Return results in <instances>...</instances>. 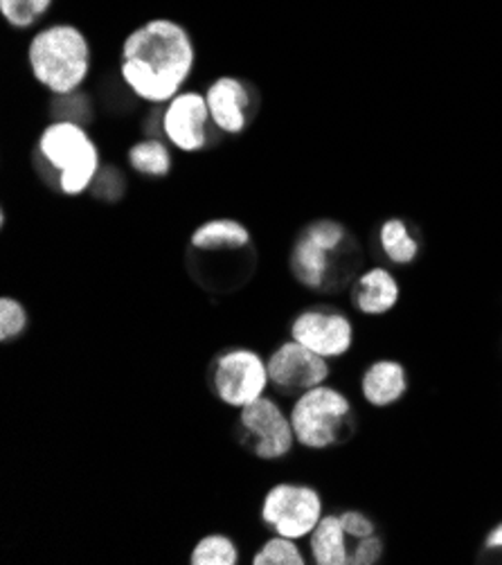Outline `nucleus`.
Here are the masks:
<instances>
[{
    "label": "nucleus",
    "mask_w": 502,
    "mask_h": 565,
    "mask_svg": "<svg viewBox=\"0 0 502 565\" xmlns=\"http://www.w3.org/2000/svg\"><path fill=\"white\" fill-rule=\"evenodd\" d=\"M194 66V41L172 19H151L138 25L120 50V75L125 84L149 104H167L183 93Z\"/></svg>",
    "instance_id": "f257e3e1"
},
{
    "label": "nucleus",
    "mask_w": 502,
    "mask_h": 565,
    "mask_svg": "<svg viewBox=\"0 0 502 565\" xmlns=\"http://www.w3.org/2000/svg\"><path fill=\"white\" fill-rule=\"evenodd\" d=\"M28 66L52 95H73L86 84L93 68L90 41L71 23L47 25L28 43Z\"/></svg>",
    "instance_id": "f03ea898"
},
{
    "label": "nucleus",
    "mask_w": 502,
    "mask_h": 565,
    "mask_svg": "<svg viewBox=\"0 0 502 565\" xmlns=\"http://www.w3.org/2000/svg\"><path fill=\"white\" fill-rule=\"evenodd\" d=\"M39 153L57 172V185L68 196H79L93 188L102 160L84 125L71 120L50 122L39 138Z\"/></svg>",
    "instance_id": "7ed1b4c3"
},
{
    "label": "nucleus",
    "mask_w": 502,
    "mask_h": 565,
    "mask_svg": "<svg viewBox=\"0 0 502 565\" xmlns=\"http://www.w3.org/2000/svg\"><path fill=\"white\" fill-rule=\"evenodd\" d=\"M289 417L296 441L305 448L322 450L345 435L352 417V404L341 390L322 383L298 394Z\"/></svg>",
    "instance_id": "20e7f679"
},
{
    "label": "nucleus",
    "mask_w": 502,
    "mask_h": 565,
    "mask_svg": "<svg viewBox=\"0 0 502 565\" xmlns=\"http://www.w3.org/2000/svg\"><path fill=\"white\" fill-rule=\"evenodd\" d=\"M259 514L275 534L302 541L322 519V498L309 484L280 482L266 491Z\"/></svg>",
    "instance_id": "39448f33"
},
{
    "label": "nucleus",
    "mask_w": 502,
    "mask_h": 565,
    "mask_svg": "<svg viewBox=\"0 0 502 565\" xmlns=\"http://www.w3.org/2000/svg\"><path fill=\"white\" fill-rule=\"evenodd\" d=\"M270 385L266 361L246 348L223 352L212 365V390L231 408H246L261 399Z\"/></svg>",
    "instance_id": "423d86ee"
},
{
    "label": "nucleus",
    "mask_w": 502,
    "mask_h": 565,
    "mask_svg": "<svg viewBox=\"0 0 502 565\" xmlns=\"http://www.w3.org/2000/svg\"><path fill=\"white\" fill-rule=\"evenodd\" d=\"M239 426L246 435V444L259 460L275 462L291 454L296 433L291 417L285 415L275 399L264 397L239 411Z\"/></svg>",
    "instance_id": "0eeeda50"
},
{
    "label": "nucleus",
    "mask_w": 502,
    "mask_h": 565,
    "mask_svg": "<svg viewBox=\"0 0 502 565\" xmlns=\"http://www.w3.org/2000/svg\"><path fill=\"white\" fill-rule=\"evenodd\" d=\"M268 379L277 394L285 397H298V394L322 385L329 379V363L324 356L311 352L298 341H287L277 348L268 361Z\"/></svg>",
    "instance_id": "6e6552de"
},
{
    "label": "nucleus",
    "mask_w": 502,
    "mask_h": 565,
    "mask_svg": "<svg viewBox=\"0 0 502 565\" xmlns=\"http://www.w3.org/2000/svg\"><path fill=\"white\" fill-rule=\"evenodd\" d=\"M291 338L324 359H339L352 350L354 327L337 309L311 307L291 322Z\"/></svg>",
    "instance_id": "1a4fd4ad"
},
{
    "label": "nucleus",
    "mask_w": 502,
    "mask_h": 565,
    "mask_svg": "<svg viewBox=\"0 0 502 565\" xmlns=\"http://www.w3.org/2000/svg\"><path fill=\"white\" fill-rule=\"evenodd\" d=\"M210 120L212 118L205 93L183 90L167 102L160 118V129L172 147L185 153H194L207 145Z\"/></svg>",
    "instance_id": "9d476101"
},
{
    "label": "nucleus",
    "mask_w": 502,
    "mask_h": 565,
    "mask_svg": "<svg viewBox=\"0 0 502 565\" xmlns=\"http://www.w3.org/2000/svg\"><path fill=\"white\" fill-rule=\"evenodd\" d=\"M210 118L214 127L223 134H242L248 125L246 110L250 106V95L237 77H218L205 90Z\"/></svg>",
    "instance_id": "9b49d317"
},
{
    "label": "nucleus",
    "mask_w": 502,
    "mask_h": 565,
    "mask_svg": "<svg viewBox=\"0 0 502 565\" xmlns=\"http://www.w3.org/2000/svg\"><path fill=\"white\" fill-rule=\"evenodd\" d=\"M352 302L365 316H381L393 311L399 302V281L385 268H370L354 285Z\"/></svg>",
    "instance_id": "f8f14e48"
},
{
    "label": "nucleus",
    "mask_w": 502,
    "mask_h": 565,
    "mask_svg": "<svg viewBox=\"0 0 502 565\" xmlns=\"http://www.w3.org/2000/svg\"><path fill=\"white\" fill-rule=\"evenodd\" d=\"M363 397L374 408H387L397 404L406 390H408V376L402 363L397 361H376L367 367L361 381Z\"/></svg>",
    "instance_id": "ddd939ff"
},
{
    "label": "nucleus",
    "mask_w": 502,
    "mask_h": 565,
    "mask_svg": "<svg viewBox=\"0 0 502 565\" xmlns=\"http://www.w3.org/2000/svg\"><path fill=\"white\" fill-rule=\"evenodd\" d=\"M311 558L318 565H345L350 563L348 534L341 516H322L316 530L309 534Z\"/></svg>",
    "instance_id": "4468645a"
},
{
    "label": "nucleus",
    "mask_w": 502,
    "mask_h": 565,
    "mask_svg": "<svg viewBox=\"0 0 502 565\" xmlns=\"http://www.w3.org/2000/svg\"><path fill=\"white\" fill-rule=\"evenodd\" d=\"M190 244L199 250H242L250 244V231L237 218H210L192 233Z\"/></svg>",
    "instance_id": "2eb2a0df"
},
{
    "label": "nucleus",
    "mask_w": 502,
    "mask_h": 565,
    "mask_svg": "<svg viewBox=\"0 0 502 565\" xmlns=\"http://www.w3.org/2000/svg\"><path fill=\"white\" fill-rule=\"evenodd\" d=\"M331 255L329 250H324L322 246H318L313 239H309L305 233L300 235V239L293 246V255H291V268L296 279L300 285H305L307 289H322L327 275H329V266H331Z\"/></svg>",
    "instance_id": "dca6fc26"
},
{
    "label": "nucleus",
    "mask_w": 502,
    "mask_h": 565,
    "mask_svg": "<svg viewBox=\"0 0 502 565\" xmlns=\"http://www.w3.org/2000/svg\"><path fill=\"white\" fill-rule=\"evenodd\" d=\"M378 239H381V248H383L385 257L399 266L415 262V257L419 253L417 239L410 235L408 225L402 218H387L381 225Z\"/></svg>",
    "instance_id": "f3484780"
},
{
    "label": "nucleus",
    "mask_w": 502,
    "mask_h": 565,
    "mask_svg": "<svg viewBox=\"0 0 502 565\" xmlns=\"http://www.w3.org/2000/svg\"><path fill=\"white\" fill-rule=\"evenodd\" d=\"M129 164L138 174L162 179L172 172V153L164 142L149 138L129 149Z\"/></svg>",
    "instance_id": "a211bd4d"
},
{
    "label": "nucleus",
    "mask_w": 502,
    "mask_h": 565,
    "mask_svg": "<svg viewBox=\"0 0 502 565\" xmlns=\"http://www.w3.org/2000/svg\"><path fill=\"white\" fill-rule=\"evenodd\" d=\"M190 563L192 565H235L239 563V550L231 536L207 534L194 545L190 554Z\"/></svg>",
    "instance_id": "6ab92c4d"
},
{
    "label": "nucleus",
    "mask_w": 502,
    "mask_h": 565,
    "mask_svg": "<svg viewBox=\"0 0 502 565\" xmlns=\"http://www.w3.org/2000/svg\"><path fill=\"white\" fill-rule=\"evenodd\" d=\"M52 3L54 0H0V14L12 28L28 30L50 12Z\"/></svg>",
    "instance_id": "aec40b11"
},
{
    "label": "nucleus",
    "mask_w": 502,
    "mask_h": 565,
    "mask_svg": "<svg viewBox=\"0 0 502 565\" xmlns=\"http://www.w3.org/2000/svg\"><path fill=\"white\" fill-rule=\"evenodd\" d=\"M255 565H305L307 558L298 547V541L275 534L253 556Z\"/></svg>",
    "instance_id": "412c9836"
},
{
    "label": "nucleus",
    "mask_w": 502,
    "mask_h": 565,
    "mask_svg": "<svg viewBox=\"0 0 502 565\" xmlns=\"http://www.w3.org/2000/svg\"><path fill=\"white\" fill-rule=\"evenodd\" d=\"M28 329V311L14 298L0 300V341L8 343Z\"/></svg>",
    "instance_id": "4be33fe9"
},
{
    "label": "nucleus",
    "mask_w": 502,
    "mask_h": 565,
    "mask_svg": "<svg viewBox=\"0 0 502 565\" xmlns=\"http://www.w3.org/2000/svg\"><path fill=\"white\" fill-rule=\"evenodd\" d=\"M305 235L329 253H337L343 246L345 237H348L343 225L339 221H331V218L313 221L311 225H307V228H305Z\"/></svg>",
    "instance_id": "5701e85b"
},
{
    "label": "nucleus",
    "mask_w": 502,
    "mask_h": 565,
    "mask_svg": "<svg viewBox=\"0 0 502 565\" xmlns=\"http://www.w3.org/2000/svg\"><path fill=\"white\" fill-rule=\"evenodd\" d=\"M93 192L104 201H118L125 192V177L116 167H102L93 183Z\"/></svg>",
    "instance_id": "b1692460"
},
{
    "label": "nucleus",
    "mask_w": 502,
    "mask_h": 565,
    "mask_svg": "<svg viewBox=\"0 0 502 565\" xmlns=\"http://www.w3.org/2000/svg\"><path fill=\"white\" fill-rule=\"evenodd\" d=\"M383 556V541L378 536L359 539L356 547L350 550V563L354 565H372L378 563Z\"/></svg>",
    "instance_id": "393cba45"
},
{
    "label": "nucleus",
    "mask_w": 502,
    "mask_h": 565,
    "mask_svg": "<svg viewBox=\"0 0 502 565\" xmlns=\"http://www.w3.org/2000/svg\"><path fill=\"white\" fill-rule=\"evenodd\" d=\"M341 523H343L345 534H348V536H352V539H356V541H359V539L374 536V532H376L374 523H372L365 514L354 512V510L343 512V514H341Z\"/></svg>",
    "instance_id": "a878e982"
},
{
    "label": "nucleus",
    "mask_w": 502,
    "mask_h": 565,
    "mask_svg": "<svg viewBox=\"0 0 502 565\" xmlns=\"http://www.w3.org/2000/svg\"><path fill=\"white\" fill-rule=\"evenodd\" d=\"M487 547L489 550H502V523L495 530H491V534L487 536Z\"/></svg>",
    "instance_id": "bb28decb"
}]
</instances>
